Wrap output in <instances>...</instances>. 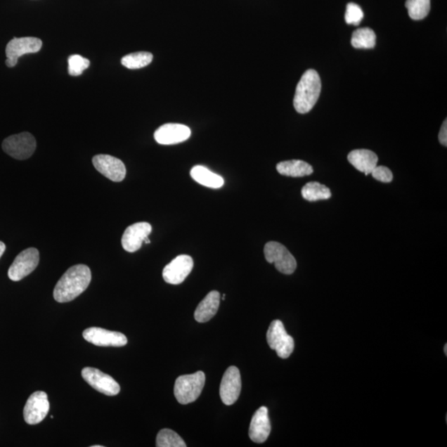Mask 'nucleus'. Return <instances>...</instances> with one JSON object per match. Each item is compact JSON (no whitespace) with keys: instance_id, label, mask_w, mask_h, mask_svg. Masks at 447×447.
<instances>
[{"instance_id":"obj_1","label":"nucleus","mask_w":447,"mask_h":447,"mask_svg":"<svg viewBox=\"0 0 447 447\" xmlns=\"http://www.w3.org/2000/svg\"><path fill=\"white\" fill-rule=\"evenodd\" d=\"M91 281V272L85 264L70 268L56 285L54 299L60 304L72 302L86 290Z\"/></svg>"},{"instance_id":"obj_2","label":"nucleus","mask_w":447,"mask_h":447,"mask_svg":"<svg viewBox=\"0 0 447 447\" xmlns=\"http://www.w3.org/2000/svg\"><path fill=\"white\" fill-rule=\"evenodd\" d=\"M321 90V82L319 74L315 70L310 69L302 74L298 82L293 105L300 114L309 113L313 110L318 101Z\"/></svg>"},{"instance_id":"obj_3","label":"nucleus","mask_w":447,"mask_h":447,"mask_svg":"<svg viewBox=\"0 0 447 447\" xmlns=\"http://www.w3.org/2000/svg\"><path fill=\"white\" fill-rule=\"evenodd\" d=\"M206 375L202 371L193 375H181L176 379L174 386L176 399L181 404H189L197 400L202 392Z\"/></svg>"},{"instance_id":"obj_4","label":"nucleus","mask_w":447,"mask_h":447,"mask_svg":"<svg viewBox=\"0 0 447 447\" xmlns=\"http://www.w3.org/2000/svg\"><path fill=\"white\" fill-rule=\"evenodd\" d=\"M36 147L34 135L27 132L12 135L4 139L2 144L3 150L17 160L30 158L34 155Z\"/></svg>"},{"instance_id":"obj_5","label":"nucleus","mask_w":447,"mask_h":447,"mask_svg":"<svg viewBox=\"0 0 447 447\" xmlns=\"http://www.w3.org/2000/svg\"><path fill=\"white\" fill-rule=\"evenodd\" d=\"M265 259L274 264L279 272L290 276L295 272L297 261L285 246L278 242H268L264 246Z\"/></svg>"},{"instance_id":"obj_6","label":"nucleus","mask_w":447,"mask_h":447,"mask_svg":"<svg viewBox=\"0 0 447 447\" xmlns=\"http://www.w3.org/2000/svg\"><path fill=\"white\" fill-rule=\"evenodd\" d=\"M267 342L270 348L282 358H287L294 350V339L288 335L281 320H273L267 332Z\"/></svg>"},{"instance_id":"obj_7","label":"nucleus","mask_w":447,"mask_h":447,"mask_svg":"<svg viewBox=\"0 0 447 447\" xmlns=\"http://www.w3.org/2000/svg\"><path fill=\"white\" fill-rule=\"evenodd\" d=\"M43 46V41L37 37H15L8 41L6 46V65L8 67H15L18 60L22 56L39 53Z\"/></svg>"},{"instance_id":"obj_8","label":"nucleus","mask_w":447,"mask_h":447,"mask_svg":"<svg viewBox=\"0 0 447 447\" xmlns=\"http://www.w3.org/2000/svg\"><path fill=\"white\" fill-rule=\"evenodd\" d=\"M39 263V252L35 248H30L22 251L17 256L8 269V276L12 281L22 280L34 271Z\"/></svg>"},{"instance_id":"obj_9","label":"nucleus","mask_w":447,"mask_h":447,"mask_svg":"<svg viewBox=\"0 0 447 447\" xmlns=\"http://www.w3.org/2000/svg\"><path fill=\"white\" fill-rule=\"evenodd\" d=\"M49 409L48 394L44 391H37L27 399L23 409V417L27 425H39L48 415Z\"/></svg>"},{"instance_id":"obj_10","label":"nucleus","mask_w":447,"mask_h":447,"mask_svg":"<svg viewBox=\"0 0 447 447\" xmlns=\"http://www.w3.org/2000/svg\"><path fill=\"white\" fill-rule=\"evenodd\" d=\"M83 379L98 392L107 396H115L119 393L120 387L111 376L95 369V368H84L82 371Z\"/></svg>"},{"instance_id":"obj_11","label":"nucleus","mask_w":447,"mask_h":447,"mask_svg":"<svg viewBox=\"0 0 447 447\" xmlns=\"http://www.w3.org/2000/svg\"><path fill=\"white\" fill-rule=\"evenodd\" d=\"M193 266V259L190 256L179 255L164 268L162 277L166 283L179 285L185 281L186 277L192 272Z\"/></svg>"},{"instance_id":"obj_12","label":"nucleus","mask_w":447,"mask_h":447,"mask_svg":"<svg viewBox=\"0 0 447 447\" xmlns=\"http://www.w3.org/2000/svg\"><path fill=\"white\" fill-rule=\"evenodd\" d=\"M92 162L100 174L115 183L122 181L127 176V167L117 157L99 155L92 158Z\"/></svg>"},{"instance_id":"obj_13","label":"nucleus","mask_w":447,"mask_h":447,"mask_svg":"<svg viewBox=\"0 0 447 447\" xmlns=\"http://www.w3.org/2000/svg\"><path fill=\"white\" fill-rule=\"evenodd\" d=\"M241 376L238 368H228L223 375L220 387L221 399L227 406L234 404L240 397L241 392Z\"/></svg>"},{"instance_id":"obj_14","label":"nucleus","mask_w":447,"mask_h":447,"mask_svg":"<svg viewBox=\"0 0 447 447\" xmlns=\"http://www.w3.org/2000/svg\"><path fill=\"white\" fill-rule=\"evenodd\" d=\"M82 335L86 341L97 346L121 347L128 342L124 334L100 328H88Z\"/></svg>"},{"instance_id":"obj_15","label":"nucleus","mask_w":447,"mask_h":447,"mask_svg":"<svg viewBox=\"0 0 447 447\" xmlns=\"http://www.w3.org/2000/svg\"><path fill=\"white\" fill-rule=\"evenodd\" d=\"M152 226L148 222H138L133 224L125 230L122 236L123 248L129 253L136 252L141 248L142 245L148 235L151 234Z\"/></svg>"},{"instance_id":"obj_16","label":"nucleus","mask_w":447,"mask_h":447,"mask_svg":"<svg viewBox=\"0 0 447 447\" xmlns=\"http://www.w3.org/2000/svg\"><path fill=\"white\" fill-rule=\"evenodd\" d=\"M190 134H192V131L186 125L166 124L156 130L155 138L156 142L162 145H172V144L188 141Z\"/></svg>"},{"instance_id":"obj_17","label":"nucleus","mask_w":447,"mask_h":447,"mask_svg":"<svg viewBox=\"0 0 447 447\" xmlns=\"http://www.w3.org/2000/svg\"><path fill=\"white\" fill-rule=\"evenodd\" d=\"M271 432V423L266 407H261L255 412L251 420L249 435L256 443H264Z\"/></svg>"},{"instance_id":"obj_18","label":"nucleus","mask_w":447,"mask_h":447,"mask_svg":"<svg viewBox=\"0 0 447 447\" xmlns=\"http://www.w3.org/2000/svg\"><path fill=\"white\" fill-rule=\"evenodd\" d=\"M221 294L217 291L209 292L195 309L194 318L200 323H207L217 313L220 306Z\"/></svg>"},{"instance_id":"obj_19","label":"nucleus","mask_w":447,"mask_h":447,"mask_svg":"<svg viewBox=\"0 0 447 447\" xmlns=\"http://www.w3.org/2000/svg\"><path fill=\"white\" fill-rule=\"evenodd\" d=\"M348 160L358 171L364 172L367 176L378 166L379 157L368 149H356L349 153Z\"/></svg>"},{"instance_id":"obj_20","label":"nucleus","mask_w":447,"mask_h":447,"mask_svg":"<svg viewBox=\"0 0 447 447\" xmlns=\"http://www.w3.org/2000/svg\"><path fill=\"white\" fill-rule=\"evenodd\" d=\"M190 174L197 183L207 186V188L219 189L222 188L224 183H225L222 176L214 174V172L204 166L193 167Z\"/></svg>"},{"instance_id":"obj_21","label":"nucleus","mask_w":447,"mask_h":447,"mask_svg":"<svg viewBox=\"0 0 447 447\" xmlns=\"http://www.w3.org/2000/svg\"><path fill=\"white\" fill-rule=\"evenodd\" d=\"M277 171L283 176L292 178H302L313 174V169L309 164L302 160H290L279 162Z\"/></svg>"},{"instance_id":"obj_22","label":"nucleus","mask_w":447,"mask_h":447,"mask_svg":"<svg viewBox=\"0 0 447 447\" xmlns=\"http://www.w3.org/2000/svg\"><path fill=\"white\" fill-rule=\"evenodd\" d=\"M302 195L306 201L316 202L330 199L332 197V193L328 186L316 181H311L302 188Z\"/></svg>"},{"instance_id":"obj_23","label":"nucleus","mask_w":447,"mask_h":447,"mask_svg":"<svg viewBox=\"0 0 447 447\" xmlns=\"http://www.w3.org/2000/svg\"><path fill=\"white\" fill-rule=\"evenodd\" d=\"M351 44L358 49H372L376 44L375 32L369 27L358 29L353 32Z\"/></svg>"},{"instance_id":"obj_24","label":"nucleus","mask_w":447,"mask_h":447,"mask_svg":"<svg viewBox=\"0 0 447 447\" xmlns=\"http://www.w3.org/2000/svg\"><path fill=\"white\" fill-rule=\"evenodd\" d=\"M405 7L408 8V15L412 20H422L430 12L431 0H407Z\"/></svg>"},{"instance_id":"obj_25","label":"nucleus","mask_w":447,"mask_h":447,"mask_svg":"<svg viewBox=\"0 0 447 447\" xmlns=\"http://www.w3.org/2000/svg\"><path fill=\"white\" fill-rule=\"evenodd\" d=\"M153 58V56L150 53L138 52L124 56L121 63L128 69H141L148 66Z\"/></svg>"},{"instance_id":"obj_26","label":"nucleus","mask_w":447,"mask_h":447,"mask_svg":"<svg viewBox=\"0 0 447 447\" xmlns=\"http://www.w3.org/2000/svg\"><path fill=\"white\" fill-rule=\"evenodd\" d=\"M157 447H186L185 441L181 437L171 429H162L157 436Z\"/></svg>"},{"instance_id":"obj_27","label":"nucleus","mask_w":447,"mask_h":447,"mask_svg":"<svg viewBox=\"0 0 447 447\" xmlns=\"http://www.w3.org/2000/svg\"><path fill=\"white\" fill-rule=\"evenodd\" d=\"M90 64V60L82 56L72 55L68 58V72L72 77L81 76Z\"/></svg>"},{"instance_id":"obj_28","label":"nucleus","mask_w":447,"mask_h":447,"mask_svg":"<svg viewBox=\"0 0 447 447\" xmlns=\"http://www.w3.org/2000/svg\"><path fill=\"white\" fill-rule=\"evenodd\" d=\"M364 18V13L360 6L355 3H349L346 6V20L348 25H358Z\"/></svg>"},{"instance_id":"obj_29","label":"nucleus","mask_w":447,"mask_h":447,"mask_svg":"<svg viewBox=\"0 0 447 447\" xmlns=\"http://www.w3.org/2000/svg\"><path fill=\"white\" fill-rule=\"evenodd\" d=\"M376 180L381 181V183H389L393 181V174L388 167L384 166H376L375 169L371 171L370 174Z\"/></svg>"},{"instance_id":"obj_30","label":"nucleus","mask_w":447,"mask_h":447,"mask_svg":"<svg viewBox=\"0 0 447 447\" xmlns=\"http://www.w3.org/2000/svg\"><path fill=\"white\" fill-rule=\"evenodd\" d=\"M439 141L442 145L447 146V121H444L439 133Z\"/></svg>"},{"instance_id":"obj_31","label":"nucleus","mask_w":447,"mask_h":447,"mask_svg":"<svg viewBox=\"0 0 447 447\" xmlns=\"http://www.w3.org/2000/svg\"><path fill=\"white\" fill-rule=\"evenodd\" d=\"M6 250V246L3 243L2 241H0V259H1L2 255L4 253V251Z\"/></svg>"},{"instance_id":"obj_32","label":"nucleus","mask_w":447,"mask_h":447,"mask_svg":"<svg viewBox=\"0 0 447 447\" xmlns=\"http://www.w3.org/2000/svg\"><path fill=\"white\" fill-rule=\"evenodd\" d=\"M444 351H445V355H447V344H445V348H444Z\"/></svg>"},{"instance_id":"obj_33","label":"nucleus","mask_w":447,"mask_h":447,"mask_svg":"<svg viewBox=\"0 0 447 447\" xmlns=\"http://www.w3.org/2000/svg\"><path fill=\"white\" fill-rule=\"evenodd\" d=\"M92 447H103V446H92Z\"/></svg>"},{"instance_id":"obj_34","label":"nucleus","mask_w":447,"mask_h":447,"mask_svg":"<svg viewBox=\"0 0 447 447\" xmlns=\"http://www.w3.org/2000/svg\"><path fill=\"white\" fill-rule=\"evenodd\" d=\"M222 300H226V295H224L222 297Z\"/></svg>"}]
</instances>
